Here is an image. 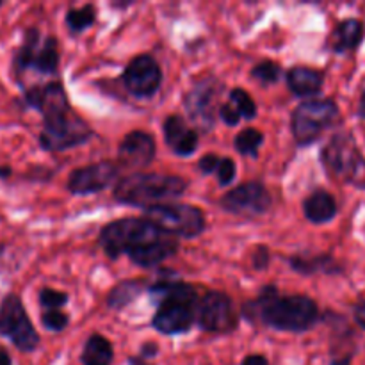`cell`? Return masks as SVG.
Listing matches in <instances>:
<instances>
[{
    "mask_svg": "<svg viewBox=\"0 0 365 365\" xmlns=\"http://www.w3.org/2000/svg\"><path fill=\"white\" fill-rule=\"evenodd\" d=\"M24 103L43 114L39 145L46 152H63L82 145L93 135L89 125L71 109L61 82L25 89Z\"/></svg>",
    "mask_w": 365,
    "mask_h": 365,
    "instance_id": "obj_1",
    "label": "cell"
},
{
    "mask_svg": "<svg viewBox=\"0 0 365 365\" xmlns=\"http://www.w3.org/2000/svg\"><path fill=\"white\" fill-rule=\"evenodd\" d=\"M242 314L250 321L257 317L269 328L294 334L310 330L319 319V309L314 299L303 294L280 296L273 285H267L259 298L246 303Z\"/></svg>",
    "mask_w": 365,
    "mask_h": 365,
    "instance_id": "obj_2",
    "label": "cell"
},
{
    "mask_svg": "<svg viewBox=\"0 0 365 365\" xmlns=\"http://www.w3.org/2000/svg\"><path fill=\"white\" fill-rule=\"evenodd\" d=\"M157 312L152 324L164 335H178L191 330L198 319V291L184 282H159L150 287Z\"/></svg>",
    "mask_w": 365,
    "mask_h": 365,
    "instance_id": "obj_3",
    "label": "cell"
},
{
    "mask_svg": "<svg viewBox=\"0 0 365 365\" xmlns=\"http://www.w3.org/2000/svg\"><path fill=\"white\" fill-rule=\"evenodd\" d=\"M189 182L177 175L166 173H135L127 175L114 185V200L118 203L130 207H150L163 205L170 200L178 198L187 191Z\"/></svg>",
    "mask_w": 365,
    "mask_h": 365,
    "instance_id": "obj_4",
    "label": "cell"
},
{
    "mask_svg": "<svg viewBox=\"0 0 365 365\" xmlns=\"http://www.w3.org/2000/svg\"><path fill=\"white\" fill-rule=\"evenodd\" d=\"M160 237L163 232L146 217H121L102 228L98 241L109 259H118L123 253L130 255L135 250L159 241Z\"/></svg>",
    "mask_w": 365,
    "mask_h": 365,
    "instance_id": "obj_5",
    "label": "cell"
},
{
    "mask_svg": "<svg viewBox=\"0 0 365 365\" xmlns=\"http://www.w3.org/2000/svg\"><path fill=\"white\" fill-rule=\"evenodd\" d=\"M321 163L339 180L365 189V157L348 132H339L324 145Z\"/></svg>",
    "mask_w": 365,
    "mask_h": 365,
    "instance_id": "obj_6",
    "label": "cell"
},
{
    "mask_svg": "<svg viewBox=\"0 0 365 365\" xmlns=\"http://www.w3.org/2000/svg\"><path fill=\"white\" fill-rule=\"evenodd\" d=\"M13 70L16 77L27 70H34L43 75H53L59 70V43L53 36L41 39L38 29L25 31L24 41L16 50L13 59Z\"/></svg>",
    "mask_w": 365,
    "mask_h": 365,
    "instance_id": "obj_7",
    "label": "cell"
},
{
    "mask_svg": "<svg viewBox=\"0 0 365 365\" xmlns=\"http://www.w3.org/2000/svg\"><path fill=\"white\" fill-rule=\"evenodd\" d=\"M339 120V107L334 100H305L294 109L291 128L299 146L312 145L327 128Z\"/></svg>",
    "mask_w": 365,
    "mask_h": 365,
    "instance_id": "obj_8",
    "label": "cell"
},
{
    "mask_svg": "<svg viewBox=\"0 0 365 365\" xmlns=\"http://www.w3.org/2000/svg\"><path fill=\"white\" fill-rule=\"evenodd\" d=\"M145 217L152 221L163 234L177 237H198L205 230V216L202 210L187 203H163L145 210Z\"/></svg>",
    "mask_w": 365,
    "mask_h": 365,
    "instance_id": "obj_9",
    "label": "cell"
},
{
    "mask_svg": "<svg viewBox=\"0 0 365 365\" xmlns=\"http://www.w3.org/2000/svg\"><path fill=\"white\" fill-rule=\"evenodd\" d=\"M0 335L21 353H32L39 346V334L18 294L4 296L0 303Z\"/></svg>",
    "mask_w": 365,
    "mask_h": 365,
    "instance_id": "obj_10",
    "label": "cell"
},
{
    "mask_svg": "<svg viewBox=\"0 0 365 365\" xmlns=\"http://www.w3.org/2000/svg\"><path fill=\"white\" fill-rule=\"evenodd\" d=\"M237 321L239 317L235 314L234 303L225 292L210 291L200 299L196 323L202 330L210 334H227L235 330Z\"/></svg>",
    "mask_w": 365,
    "mask_h": 365,
    "instance_id": "obj_11",
    "label": "cell"
},
{
    "mask_svg": "<svg viewBox=\"0 0 365 365\" xmlns=\"http://www.w3.org/2000/svg\"><path fill=\"white\" fill-rule=\"evenodd\" d=\"M221 207L235 216H262L271 207V195L260 182H246L221 198Z\"/></svg>",
    "mask_w": 365,
    "mask_h": 365,
    "instance_id": "obj_12",
    "label": "cell"
},
{
    "mask_svg": "<svg viewBox=\"0 0 365 365\" xmlns=\"http://www.w3.org/2000/svg\"><path fill=\"white\" fill-rule=\"evenodd\" d=\"M121 78L130 95L138 98H150L159 91L163 84V71L152 56L141 53L127 64Z\"/></svg>",
    "mask_w": 365,
    "mask_h": 365,
    "instance_id": "obj_13",
    "label": "cell"
},
{
    "mask_svg": "<svg viewBox=\"0 0 365 365\" xmlns=\"http://www.w3.org/2000/svg\"><path fill=\"white\" fill-rule=\"evenodd\" d=\"M118 173L120 166L113 160H100L84 168H77L68 177V191L77 196L100 192L116 182Z\"/></svg>",
    "mask_w": 365,
    "mask_h": 365,
    "instance_id": "obj_14",
    "label": "cell"
},
{
    "mask_svg": "<svg viewBox=\"0 0 365 365\" xmlns=\"http://www.w3.org/2000/svg\"><path fill=\"white\" fill-rule=\"evenodd\" d=\"M220 84L212 77L200 78L184 96L189 118L203 130H210L216 121V98Z\"/></svg>",
    "mask_w": 365,
    "mask_h": 365,
    "instance_id": "obj_15",
    "label": "cell"
},
{
    "mask_svg": "<svg viewBox=\"0 0 365 365\" xmlns=\"http://www.w3.org/2000/svg\"><path fill=\"white\" fill-rule=\"evenodd\" d=\"M155 152V141L152 135L143 130H132L125 135L118 148V160L128 170H141L152 163Z\"/></svg>",
    "mask_w": 365,
    "mask_h": 365,
    "instance_id": "obj_16",
    "label": "cell"
},
{
    "mask_svg": "<svg viewBox=\"0 0 365 365\" xmlns=\"http://www.w3.org/2000/svg\"><path fill=\"white\" fill-rule=\"evenodd\" d=\"M164 139L166 145L173 150L177 155L189 157L198 148V134L187 127L184 118L178 114H171L164 120Z\"/></svg>",
    "mask_w": 365,
    "mask_h": 365,
    "instance_id": "obj_17",
    "label": "cell"
},
{
    "mask_svg": "<svg viewBox=\"0 0 365 365\" xmlns=\"http://www.w3.org/2000/svg\"><path fill=\"white\" fill-rule=\"evenodd\" d=\"M285 81L294 95L307 98V96L317 95L323 89L324 73L309 66H294L287 71Z\"/></svg>",
    "mask_w": 365,
    "mask_h": 365,
    "instance_id": "obj_18",
    "label": "cell"
},
{
    "mask_svg": "<svg viewBox=\"0 0 365 365\" xmlns=\"http://www.w3.org/2000/svg\"><path fill=\"white\" fill-rule=\"evenodd\" d=\"M178 252V242L173 239L160 237L159 241H153L150 245L143 246V248L132 252L130 260L141 267H155L163 264L164 260L173 257Z\"/></svg>",
    "mask_w": 365,
    "mask_h": 365,
    "instance_id": "obj_19",
    "label": "cell"
},
{
    "mask_svg": "<svg viewBox=\"0 0 365 365\" xmlns=\"http://www.w3.org/2000/svg\"><path fill=\"white\" fill-rule=\"evenodd\" d=\"M303 212L314 225H323L337 216V202L328 191L317 189L303 202Z\"/></svg>",
    "mask_w": 365,
    "mask_h": 365,
    "instance_id": "obj_20",
    "label": "cell"
},
{
    "mask_svg": "<svg viewBox=\"0 0 365 365\" xmlns=\"http://www.w3.org/2000/svg\"><path fill=\"white\" fill-rule=\"evenodd\" d=\"M364 36L365 27L362 21L356 20V18L342 20L334 31V36H331V48L337 53L351 52V50L359 48Z\"/></svg>",
    "mask_w": 365,
    "mask_h": 365,
    "instance_id": "obj_21",
    "label": "cell"
},
{
    "mask_svg": "<svg viewBox=\"0 0 365 365\" xmlns=\"http://www.w3.org/2000/svg\"><path fill=\"white\" fill-rule=\"evenodd\" d=\"M114 359V349L109 339L100 334H93L86 341L84 351H82V364L84 365H110Z\"/></svg>",
    "mask_w": 365,
    "mask_h": 365,
    "instance_id": "obj_22",
    "label": "cell"
},
{
    "mask_svg": "<svg viewBox=\"0 0 365 365\" xmlns=\"http://www.w3.org/2000/svg\"><path fill=\"white\" fill-rule=\"evenodd\" d=\"M292 269L303 274H314V273H339V266L335 260L328 255H317V257H303L296 255L291 257Z\"/></svg>",
    "mask_w": 365,
    "mask_h": 365,
    "instance_id": "obj_23",
    "label": "cell"
},
{
    "mask_svg": "<svg viewBox=\"0 0 365 365\" xmlns=\"http://www.w3.org/2000/svg\"><path fill=\"white\" fill-rule=\"evenodd\" d=\"M143 291V282L141 280H127L118 284L113 291L109 292V298H107V305L110 309H123L128 303L134 302Z\"/></svg>",
    "mask_w": 365,
    "mask_h": 365,
    "instance_id": "obj_24",
    "label": "cell"
},
{
    "mask_svg": "<svg viewBox=\"0 0 365 365\" xmlns=\"http://www.w3.org/2000/svg\"><path fill=\"white\" fill-rule=\"evenodd\" d=\"M264 143V134L259 128L246 127L245 130L239 132L235 135V150H237L241 155L246 157H257L259 155V150Z\"/></svg>",
    "mask_w": 365,
    "mask_h": 365,
    "instance_id": "obj_25",
    "label": "cell"
},
{
    "mask_svg": "<svg viewBox=\"0 0 365 365\" xmlns=\"http://www.w3.org/2000/svg\"><path fill=\"white\" fill-rule=\"evenodd\" d=\"M96 21V11L93 4H88L84 7H78V9H70L66 13V25L73 34L86 31L88 27H91Z\"/></svg>",
    "mask_w": 365,
    "mask_h": 365,
    "instance_id": "obj_26",
    "label": "cell"
},
{
    "mask_svg": "<svg viewBox=\"0 0 365 365\" xmlns=\"http://www.w3.org/2000/svg\"><path fill=\"white\" fill-rule=\"evenodd\" d=\"M230 103L239 110L241 118L246 120H253L257 116V103L255 100L250 96L248 91L241 88H235L230 91Z\"/></svg>",
    "mask_w": 365,
    "mask_h": 365,
    "instance_id": "obj_27",
    "label": "cell"
},
{
    "mask_svg": "<svg viewBox=\"0 0 365 365\" xmlns=\"http://www.w3.org/2000/svg\"><path fill=\"white\" fill-rule=\"evenodd\" d=\"M282 68L274 61H262L252 70V77L262 84H273L280 78Z\"/></svg>",
    "mask_w": 365,
    "mask_h": 365,
    "instance_id": "obj_28",
    "label": "cell"
},
{
    "mask_svg": "<svg viewBox=\"0 0 365 365\" xmlns=\"http://www.w3.org/2000/svg\"><path fill=\"white\" fill-rule=\"evenodd\" d=\"M68 294L63 291H56V289L45 287L39 292V305L46 310H59L68 303Z\"/></svg>",
    "mask_w": 365,
    "mask_h": 365,
    "instance_id": "obj_29",
    "label": "cell"
},
{
    "mask_svg": "<svg viewBox=\"0 0 365 365\" xmlns=\"http://www.w3.org/2000/svg\"><path fill=\"white\" fill-rule=\"evenodd\" d=\"M41 323L48 331H63L70 323V317L61 310H45L41 314Z\"/></svg>",
    "mask_w": 365,
    "mask_h": 365,
    "instance_id": "obj_30",
    "label": "cell"
},
{
    "mask_svg": "<svg viewBox=\"0 0 365 365\" xmlns=\"http://www.w3.org/2000/svg\"><path fill=\"white\" fill-rule=\"evenodd\" d=\"M216 173H217V180H220L221 185H230L232 182H234L235 173H237V168H235V163L230 159V157H223Z\"/></svg>",
    "mask_w": 365,
    "mask_h": 365,
    "instance_id": "obj_31",
    "label": "cell"
},
{
    "mask_svg": "<svg viewBox=\"0 0 365 365\" xmlns=\"http://www.w3.org/2000/svg\"><path fill=\"white\" fill-rule=\"evenodd\" d=\"M220 155H216V153H205V155L198 160V168L203 175H210L216 173L217 168H220Z\"/></svg>",
    "mask_w": 365,
    "mask_h": 365,
    "instance_id": "obj_32",
    "label": "cell"
},
{
    "mask_svg": "<svg viewBox=\"0 0 365 365\" xmlns=\"http://www.w3.org/2000/svg\"><path fill=\"white\" fill-rule=\"evenodd\" d=\"M217 114H220L221 120H223L227 125H230V127H235V125L241 121V114H239V110L235 109L230 102L223 103V106L220 107V113Z\"/></svg>",
    "mask_w": 365,
    "mask_h": 365,
    "instance_id": "obj_33",
    "label": "cell"
},
{
    "mask_svg": "<svg viewBox=\"0 0 365 365\" xmlns=\"http://www.w3.org/2000/svg\"><path fill=\"white\" fill-rule=\"evenodd\" d=\"M267 264H269V252H267V248H264V246H259V248L255 250V255H253V266H255L257 269H264Z\"/></svg>",
    "mask_w": 365,
    "mask_h": 365,
    "instance_id": "obj_34",
    "label": "cell"
},
{
    "mask_svg": "<svg viewBox=\"0 0 365 365\" xmlns=\"http://www.w3.org/2000/svg\"><path fill=\"white\" fill-rule=\"evenodd\" d=\"M241 365H269V362L262 355H248Z\"/></svg>",
    "mask_w": 365,
    "mask_h": 365,
    "instance_id": "obj_35",
    "label": "cell"
},
{
    "mask_svg": "<svg viewBox=\"0 0 365 365\" xmlns=\"http://www.w3.org/2000/svg\"><path fill=\"white\" fill-rule=\"evenodd\" d=\"M355 321L359 323L360 328L365 330V302L359 303V305L355 307Z\"/></svg>",
    "mask_w": 365,
    "mask_h": 365,
    "instance_id": "obj_36",
    "label": "cell"
},
{
    "mask_svg": "<svg viewBox=\"0 0 365 365\" xmlns=\"http://www.w3.org/2000/svg\"><path fill=\"white\" fill-rule=\"evenodd\" d=\"M0 365H13V360H11L9 353L4 348H0Z\"/></svg>",
    "mask_w": 365,
    "mask_h": 365,
    "instance_id": "obj_37",
    "label": "cell"
},
{
    "mask_svg": "<svg viewBox=\"0 0 365 365\" xmlns=\"http://www.w3.org/2000/svg\"><path fill=\"white\" fill-rule=\"evenodd\" d=\"M359 114H360V118H364L365 120V91H364L362 98H360V103H359Z\"/></svg>",
    "mask_w": 365,
    "mask_h": 365,
    "instance_id": "obj_38",
    "label": "cell"
},
{
    "mask_svg": "<svg viewBox=\"0 0 365 365\" xmlns=\"http://www.w3.org/2000/svg\"><path fill=\"white\" fill-rule=\"evenodd\" d=\"M330 365H351V359L349 356H346V359H335Z\"/></svg>",
    "mask_w": 365,
    "mask_h": 365,
    "instance_id": "obj_39",
    "label": "cell"
},
{
    "mask_svg": "<svg viewBox=\"0 0 365 365\" xmlns=\"http://www.w3.org/2000/svg\"><path fill=\"white\" fill-rule=\"evenodd\" d=\"M146 353H157V346H152V344H146L145 348H143V355H146Z\"/></svg>",
    "mask_w": 365,
    "mask_h": 365,
    "instance_id": "obj_40",
    "label": "cell"
},
{
    "mask_svg": "<svg viewBox=\"0 0 365 365\" xmlns=\"http://www.w3.org/2000/svg\"><path fill=\"white\" fill-rule=\"evenodd\" d=\"M11 168H0V177H9Z\"/></svg>",
    "mask_w": 365,
    "mask_h": 365,
    "instance_id": "obj_41",
    "label": "cell"
},
{
    "mask_svg": "<svg viewBox=\"0 0 365 365\" xmlns=\"http://www.w3.org/2000/svg\"><path fill=\"white\" fill-rule=\"evenodd\" d=\"M130 365H148V364H146V362H143V360L141 359H132L130 360Z\"/></svg>",
    "mask_w": 365,
    "mask_h": 365,
    "instance_id": "obj_42",
    "label": "cell"
},
{
    "mask_svg": "<svg viewBox=\"0 0 365 365\" xmlns=\"http://www.w3.org/2000/svg\"><path fill=\"white\" fill-rule=\"evenodd\" d=\"M0 7H2V0H0Z\"/></svg>",
    "mask_w": 365,
    "mask_h": 365,
    "instance_id": "obj_43",
    "label": "cell"
}]
</instances>
